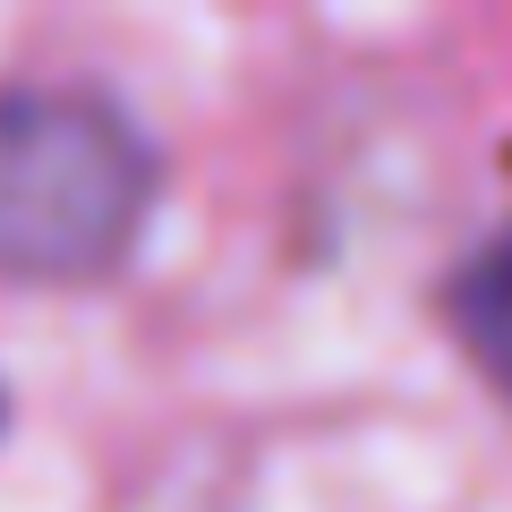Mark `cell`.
Segmentation results:
<instances>
[{
  "label": "cell",
  "mask_w": 512,
  "mask_h": 512,
  "mask_svg": "<svg viewBox=\"0 0 512 512\" xmlns=\"http://www.w3.org/2000/svg\"><path fill=\"white\" fill-rule=\"evenodd\" d=\"M444 308H453V333H461V350L478 359V376H487L495 393H512V214L461 256Z\"/></svg>",
  "instance_id": "cell-2"
},
{
  "label": "cell",
  "mask_w": 512,
  "mask_h": 512,
  "mask_svg": "<svg viewBox=\"0 0 512 512\" xmlns=\"http://www.w3.org/2000/svg\"><path fill=\"white\" fill-rule=\"evenodd\" d=\"M154 205V137L94 86H0V274L86 282Z\"/></svg>",
  "instance_id": "cell-1"
}]
</instances>
